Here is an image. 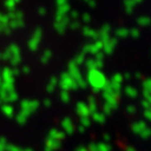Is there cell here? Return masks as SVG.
Returning <instances> with one entry per match:
<instances>
[{
    "instance_id": "13",
    "label": "cell",
    "mask_w": 151,
    "mask_h": 151,
    "mask_svg": "<svg viewBox=\"0 0 151 151\" xmlns=\"http://www.w3.org/2000/svg\"><path fill=\"white\" fill-rule=\"evenodd\" d=\"M70 10V7L68 4H66L64 6H60V7H57V12L56 15H62V16H65L68 11Z\"/></svg>"
},
{
    "instance_id": "21",
    "label": "cell",
    "mask_w": 151,
    "mask_h": 151,
    "mask_svg": "<svg viewBox=\"0 0 151 151\" xmlns=\"http://www.w3.org/2000/svg\"><path fill=\"white\" fill-rule=\"evenodd\" d=\"M112 111H114L113 109H112V106L110 105V104H108V103H105L104 105H103V112L102 113L106 116V115H109V114L112 113Z\"/></svg>"
},
{
    "instance_id": "31",
    "label": "cell",
    "mask_w": 151,
    "mask_h": 151,
    "mask_svg": "<svg viewBox=\"0 0 151 151\" xmlns=\"http://www.w3.org/2000/svg\"><path fill=\"white\" fill-rule=\"evenodd\" d=\"M2 58L4 60H10L11 58V53L10 50H9V48H7L5 52H2Z\"/></svg>"
},
{
    "instance_id": "25",
    "label": "cell",
    "mask_w": 151,
    "mask_h": 151,
    "mask_svg": "<svg viewBox=\"0 0 151 151\" xmlns=\"http://www.w3.org/2000/svg\"><path fill=\"white\" fill-rule=\"evenodd\" d=\"M143 91L150 92L151 93V78H148V80H145L143 82Z\"/></svg>"
},
{
    "instance_id": "42",
    "label": "cell",
    "mask_w": 151,
    "mask_h": 151,
    "mask_svg": "<svg viewBox=\"0 0 151 151\" xmlns=\"http://www.w3.org/2000/svg\"><path fill=\"white\" fill-rule=\"evenodd\" d=\"M82 18H83V20L85 22H88L90 20H91V16L88 15V14H84L83 16H82Z\"/></svg>"
},
{
    "instance_id": "20",
    "label": "cell",
    "mask_w": 151,
    "mask_h": 151,
    "mask_svg": "<svg viewBox=\"0 0 151 151\" xmlns=\"http://www.w3.org/2000/svg\"><path fill=\"white\" fill-rule=\"evenodd\" d=\"M110 82L121 84V83L123 82V76H122V74H120V73H116V74H114V75L112 76V78H111V81Z\"/></svg>"
},
{
    "instance_id": "8",
    "label": "cell",
    "mask_w": 151,
    "mask_h": 151,
    "mask_svg": "<svg viewBox=\"0 0 151 151\" xmlns=\"http://www.w3.org/2000/svg\"><path fill=\"white\" fill-rule=\"evenodd\" d=\"M83 34H84L85 36H87V37L93 38V39L99 38V32L94 30V29H91V28H88V27L83 28Z\"/></svg>"
},
{
    "instance_id": "39",
    "label": "cell",
    "mask_w": 151,
    "mask_h": 151,
    "mask_svg": "<svg viewBox=\"0 0 151 151\" xmlns=\"http://www.w3.org/2000/svg\"><path fill=\"white\" fill-rule=\"evenodd\" d=\"M70 27L72 28V29H77V28L80 27V22H72V24L70 25Z\"/></svg>"
},
{
    "instance_id": "16",
    "label": "cell",
    "mask_w": 151,
    "mask_h": 151,
    "mask_svg": "<svg viewBox=\"0 0 151 151\" xmlns=\"http://www.w3.org/2000/svg\"><path fill=\"white\" fill-rule=\"evenodd\" d=\"M138 24H139L140 26H149L151 24V19L147 16L139 17V18H138Z\"/></svg>"
},
{
    "instance_id": "5",
    "label": "cell",
    "mask_w": 151,
    "mask_h": 151,
    "mask_svg": "<svg viewBox=\"0 0 151 151\" xmlns=\"http://www.w3.org/2000/svg\"><path fill=\"white\" fill-rule=\"evenodd\" d=\"M7 17L9 18V20H22L24 19V14L20 10H12L9 11Z\"/></svg>"
},
{
    "instance_id": "46",
    "label": "cell",
    "mask_w": 151,
    "mask_h": 151,
    "mask_svg": "<svg viewBox=\"0 0 151 151\" xmlns=\"http://www.w3.org/2000/svg\"><path fill=\"white\" fill-rule=\"evenodd\" d=\"M62 95H63V97H64L65 100L64 101H67V100H68V94H67V93H66V92H63V94H62Z\"/></svg>"
},
{
    "instance_id": "37",
    "label": "cell",
    "mask_w": 151,
    "mask_h": 151,
    "mask_svg": "<svg viewBox=\"0 0 151 151\" xmlns=\"http://www.w3.org/2000/svg\"><path fill=\"white\" fill-rule=\"evenodd\" d=\"M127 111H128V113H134L137 110H135L134 105H128V108H127Z\"/></svg>"
},
{
    "instance_id": "27",
    "label": "cell",
    "mask_w": 151,
    "mask_h": 151,
    "mask_svg": "<svg viewBox=\"0 0 151 151\" xmlns=\"http://www.w3.org/2000/svg\"><path fill=\"white\" fill-rule=\"evenodd\" d=\"M129 35L132 38H138L140 36V32H139L138 28H132L131 30H129Z\"/></svg>"
},
{
    "instance_id": "10",
    "label": "cell",
    "mask_w": 151,
    "mask_h": 151,
    "mask_svg": "<svg viewBox=\"0 0 151 151\" xmlns=\"http://www.w3.org/2000/svg\"><path fill=\"white\" fill-rule=\"evenodd\" d=\"M92 118H93V120L95 121V122H97V123H104L105 122V115L102 113V112H95V113L92 114Z\"/></svg>"
},
{
    "instance_id": "34",
    "label": "cell",
    "mask_w": 151,
    "mask_h": 151,
    "mask_svg": "<svg viewBox=\"0 0 151 151\" xmlns=\"http://www.w3.org/2000/svg\"><path fill=\"white\" fill-rule=\"evenodd\" d=\"M143 115H145V118H146L148 121H151V110H145V112H143Z\"/></svg>"
},
{
    "instance_id": "44",
    "label": "cell",
    "mask_w": 151,
    "mask_h": 151,
    "mask_svg": "<svg viewBox=\"0 0 151 151\" xmlns=\"http://www.w3.org/2000/svg\"><path fill=\"white\" fill-rule=\"evenodd\" d=\"M70 17H72L73 19H77V18H78V12L75 10H72L70 11Z\"/></svg>"
},
{
    "instance_id": "33",
    "label": "cell",
    "mask_w": 151,
    "mask_h": 151,
    "mask_svg": "<svg viewBox=\"0 0 151 151\" xmlns=\"http://www.w3.org/2000/svg\"><path fill=\"white\" fill-rule=\"evenodd\" d=\"M103 57H104V53H102V52H99L94 55V60H103Z\"/></svg>"
},
{
    "instance_id": "28",
    "label": "cell",
    "mask_w": 151,
    "mask_h": 151,
    "mask_svg": "<svg viewBox=\"0 0 151 151\" xmlns=\"http://www.w3.org/2000/svg\"><path fill=\"white\" fill-rule=\"evenodd\" d=\"M110 29H111V28H110V25H104L102 27V29L99 32V37H100L101 35H106V34H109V32H110Z\"/></svg>"
},
{
    "instance_id": "41",
    "label": "cell",
    "mask_w": 151,
    "mask_h": 151,
    "mask_svg": "<svg viewBox=\"0 0 151 151\" xmlns=\"http://www.w3.org/2000/svg\"><path fill=\"white\" fill-rule=\"evenodd\" d=\"M84 1H85V2H86V4L90 6V7H92V8L96 6V2H95L94 0H84Z\"/></svg>"
},
{
    "instance_id": "53",
    "label": "cell",
    "mask_w": 151,
    "mask_h": 151,
    "mask_svg": "<svg viewBox=\"0 0 151 151\" xmlns=\"http://www.w3.org/2000/svg\"><path fill=\"white\" fill-rule=\"evenodd\" d=\"M1 17H2V14H1V12H0V19H1Z\"/></svg>"
},
{
    "instance_id": "23",
    "label": "cell",
    "mask_w": 151,
    "mask_h": 151,
    "mask_svg": "<svg viewBox=\"0 0 151 151\" xmlns=\"http://www.w3.org/2000/svg\"><path fill=\"white\" fill-rule=\"evenodd\" d=\"M140 137L141 138H143V139H148V138H150L151 137V129L150 128H148V127H147L146 129L143 130V131L140 133Z\"/></svg>"
},
{
    "instance_id": "9",
    "label": "cell",
    "mask_w": 151,
    "mask_h": 151,
    "mask_svg": "<svg viewBox=\"0 0 151 151\" xmlns=\"http://www.w3.org/2000/svg\"><path fill=\"white\" fill-rule=\"evenodd\" d=\"M87 108H88V111H90V113H95L97 112V105H96V102H95V99L93 96H91L88 99V105H87Z\"/></svg>"
},
{
    "instance_id": "7",
    "label": "cell",
    "mask_w": 151,
    "mask_h": 151,
    "mask_svg": "<svg viewBox=\"0 0 151 151\" xmlns=\"http://www.w3.org/2000/svg\"><path fill=\"white\" fill-rule=\"evenodd\" d=\"M103 48V43L101 40H97L94 44H91V48H90V53L93 55H95L96 53L101 52V49Z\"/></svg>"
},
{
    "instance_id": "52",
    "label": "cell",
    "mask_w": 151,
    "mask_h": 151,
    "mask_svg": "<svg viewBox=\"0 0 151 151\" xmlns=\"http://www.w3.org/2000/svg\"><path fill=\"white\" fill-rule=\"evenodd\" d=\"M1 58H2V53L0 52V60H1Z\"/></svg>"
},
{
    "instance_id": "2",
    "label": "cell",
    "mask_w": 151,
    "mask_h": 151,
    "mask_svg": "<svg viewBox=\"0 0 151 151\" xmlns=\"http://www.w3.org/2000/svg\"><path fill=\"white\" fill-rule=\"evenodd\" d=\"M42 37H43V30L39 27L36 28L34 34H32V37L28 42V46H29L30 50H36L38 48V45H39V42H40Z\"/></svg>"
},
{
    "instance_id": "47",
    "label": "cell",
    "mask_w": 151,
    "mask_h": 151,
    "mask_svg": "<svg viewBox=\"0 0 151 151\" xmlns=\"http://www.w3.org/2000/svg\"><path fill=\"white\" fill-rule=\"evenodd\" d=\"M123 76V78H127V80H129L130 77H131V75H130L129 73H125V74H124V75H122Z\"/></svg>"
},
{
    "instance_id": "35",
    "label": "cell",
    "mask_w": 151,
    "mask_h": 151,
    "mask_svg": "<svg viewBox=\"0 0 151 151\" xmlns=\"http://www.w3.org/2000/svg\"><path fill=\"white\" fill-rule=\"evenodd\" d=\"M103 67V62L102 60H95V68L97 70H100Z\"/></svg>"
},
{
    "instance_id": "29",
    "label": "cell",
    "mask_w": 151,
    "mask_h": 151,
    "mask_svg": "<svg viewBox=\"0 0 151 151\" xmlns=\"http://www.w3.org/2000/svg\"><path fill=\"white\" fill-rule=\"evenodd\" d=\"M50 57H52V52L47 49V50L44 53L43 57H42V62H43V63H47V60H48Z\"/></svg>"
},
{
    "instance_id": "30",
    "label": "cell",
    "mask_w": 151,
    "mask_h": 151,
    "mask_svg": "<svg viewBox=\"0 0 151 151\" xmlns=\"http://www.w3.org/2000/svg\"><path fill=\"white\" fill-rule=\"evenodd\" d=\"M11 64L12 65H17L19 62H20V54H17V55H12L11 56Z\"/></svg>"
},
{
    "instance_id": "22",
    "label": "cell",
    "mask_w": 151,
    "mask_h": 151,
    "mask_svg": "<svg viewBox=\"0 0 151 151\" xmlns=\"http://www.w3.org/2000/svg\"><path fill=\"white\" fill-rule=\"evenodd\" d=\"M5 5H6V7L9 9V11L15 10V8H16V2H15L14 0H6Z\"/></svg>"
},
{
    "instance_id": "36",
    "label": "cell",
    "mask_w": 151,
    "mask_h": 151,
    "mask_svg": "<svg viewBox=\"0 0 151 151\" xmlns=\"http://www.w3.org/2000/svg\"><path fill=\"white\" fill-rule=\"evenodd\" d=\"M90 48H91V44H87L85 45L84 47H83V50H82V53L85 55L86 53H90Z\"/></svg>"
},
{
    "instance_id": "32",
    "label": "cell",
    "mask_w": 151,
    "mask_h": 151,
    "mask_svg": "<svg viewBox=\"0 0 151 151\" xmlns=\"http://www.w3.org/2000/svg\"><path fill=\"white\" fill-rule=\"evenodd\" d=\"M143 97H145V100H146L147 102L151 105V93L150 92L143 91Z\"/></svg>"
},
{
    "instance_id": "11",
    "label": "cell",
    "mask_w": 151,
    "mask_h": 151,
    "mask_svg": "<svg viewBox=\"0 0 151 151\" xmlns=\"http://www.w3.org/2000/svg\"><path fill=\"white\" fill-rule=\"evenodd\" d=\"M124 93L128 95L129 97H137L138 95V91H137V88L135 87H132V86H127L124 88Z\"/></svg>"
},
{
    "instance_id": "1",
    "label": "cell",
    "mask_w": 151,
    "mask_h": 151,
    "mask_svg": "<svg viewBox=\"0 0 151 151\" xmlns=\"http://www.w3.org/2000/svg\"><path fill=\"white\" fill-rule=\"evenodd\" d=\"M87 82L93 88V92L97 93L100 91H103V88L105 87L109 81L101 73V70H88V74H87Z\"/></svg>"
},
{
    "instance_id": "17",
    "label": "cell",
    "mask_w": 151,
    "mask_h": 151,
    "mask_svg": "<svg viewBox=\"0 0 151 151\" xmlns=\"http://www.w3.org/2000/svg\"><path fill=\"white\" fill-rule=\"evenodd\" d=\"M97 151H111V146L106 142H101L96 145Z\"/></svg>"
},
{
    "instance_id": "12",
    "label": "cell",
    "mask_w": 151,
    "mask_h": 151,
    "mask_svg": "<svg viewBox=\"0 0 151 151\" xmlns=\"http://www.w3.org/2000/svg\"><path fill=\"white\" fill-rule=\"evenodd\" d=\"M24 25H25L24 20H9V24H8V26L11 28V30L16 29V28H22Z\"/></svg>"
},
{
    "instance_id": "49",
    "label": "cell",
    "mask_w": 151,
    "mask_h": 151,
    "mask_svg": "<svg viewBox=\"0 0 151 151\" xmlns=\"http://www.w3.org/2000/svg\"><path fill=\"white\" fill-rule=\"evenodd\" d=\"M103 139H104V140H106V141H109V140H110V135L104 134V135H103Z\"/></svg>"
},
{
    "instance_id": "19",
    "label": "cell",
    "mask_w": 151,
    "mask_h": 151,
    "mask_svg": "<svg viewBox=\"0 0 151 151\" xmlns=\"http://www.w3.org/2000/svg\"><path fill=\"white\" fill-rule=\"evenodd\" d=\"M8 48H9V50H10L11 56H12V55L20 54V48H19V46H18V45H16V44H11Z\"/></svg>"
},
{
    "instance_id": "4",
    "label": "cell",
    "mask_w": 151,
    "mask_h": 151,
    "mask_svg": "<svg viewBox=\"0 0 151 151\" xmlns=\"http://www.w3.org/2000/svg\"><path fill=\"white\" fill-rule=\"evenodd\" d=\"M146 128H147V124H146V122H143V121H137V122H134V123L132 124V127H131L132 131L138 135H140V133L146 129Z\"/></svg>"
},
{
    "instance_id": "26",
    "label": "cell",
    "mask_w": 151,
    "mask_h": 151,
    "mask_svg": "<svg viewBox=\"0 0 151 151\" xmlns=\"http://www.w3.org/2000/svg\"><path fill=\"white\" fill-rule=\"evenodd\" d=\"M84 58H85V55L83 54V53H81V54H78L77 56H76V58L74 60V63H75L77 66L80 64H83V62H84Z\"/></svg>"
},
{
    "instance_id": "38",
    "label": "cell",
    "mask_w": 151,
    "mask_h": 151,
    "mask_svg": "<svg viewBox=\"0 0 151 151\" xmlns=\"http://www.w3.org/2000/svg\"><path fill=\"white\" fill-rule=\"evenodd\" d=\"M82 123H83L84 127H88L91 122H90V119H88V118H82Z\"/></svg>"
},
{
    "instance_id": "18",
    "label": "cell",
    "mask_w": 151,
    "mask_h": 151,
    "mask_svg": "<svg viewBox=\"0 0 151 151\" xmlns=\"http://www.w3.org/2000/svg\"><path fill=\"white\" fill-rule=\"evenodd\" d=\"M54 27H55V29L57 30L58 34H64L65 29H66V26H65V25H63L62 22H55Z\"/></svg>"
},
{
    "instance_id": "3",
    "label": "cell",
    "mask_w": 151,
    "mask_h": 151,
    "mask_svg": "<svg viewBox=\"0 0 151 151\" xmlns=\"http://www.w3.org/2000/svg\"><path fill=\"white\" fill-rule=\"evenodd\" d=\"M118 43V39L116 38H111L108 43L103 44V50H104V54L110 55L114 50V47Z\"/></svg>"
},
{
    "instance_id": "50",
    "label": "cell",
    "mask_w": 151,
    "mask_h": 151,
    "mask_svg": "<svg viewBox=\"0 0 151 151\" xmlns=\"http://www.w3.org/2000/svg\"><path fill=\"white\" fill-rule=\"evenodd\" d=\"M135 77H137V78H141V74L140 73H137V74H135Z\"/></svg>"
},
{
    "instance_id": "51",
    "label": "cell",
    "mask_w": 151,
    "mask_h": 151,
    "mask_svg": "<svg viewBox=\"0 0 151 151\" xmlns=\"http://www.w3.org/2000/svg\"><path fill=\"white\" fill-rule=\"evenodd\" d=\"M133 1H134L135 4H139V2H141V1H142V0H133Z\"/></svg>"
},
{
    "instance_id": "45",
    "label": "cell",
    "mask_w": 151,
    "mask_h": 151,
    "mask_svg": "<svg viewBox=\"0 0 151 151\" xmlns=\"http://www.w3.org/2000/svg\"><path fill=\"white\" fill-rule=\"evenodd\" d=\"M38 12H39V15H45V14H46V9H45L44 7H40Z\"/></svg>"
},
{
    "instance_id": "54",
    "label": "cell",
    "mask_w": 151,
    "mask_h": 151,
    "mask_svg": "<svg viewBox=\"0 0 151 151\" xmlns=\"http://www.w3.org/2000/svg\"><path fill=\"white\" fill-rule=\"evenodd\" d=\"M14 1H15V2H16V4H17V2H18V1H19V0H14Z\"/></svg>"
},
{
    "instance_id": "40",
    "label": "cell",
    "mask_w": 151,
    "mask_h": 151,
    "mask_svg": "<svg viewBox=\"0 0 151 151\" xmlns=\"http://www.w3.org/2000/svg\"><path fill=\"white\" fill-rule=\"evenodd\" d=\"M141 104H142V106L145 108V110H149V109L151 108V105H150V104H149V103H148V102H147L146 100H143V101H142V103H141Z\"/></svg>"
},
{
    "instance_id": "43",
    "label": "cell",
    "mask_w": 151,
    "mask_h": 151,
    "mask_svg": "<svg viewBox=\"0 0 151 151\" xmlns=\"http://www.w3.org/2000/svg\"><path fill=\"white\" fill-rule=\"evenodd\" d=\"M56 4H57V7H60V6H64L67 4V0H56Z\"/></svg>"
},
{
    "instance_id": "6",
    "label": "cell",
    "mask_w": 151,
    "mask_h": 151,
    "mask_svg": "<svg viewBox=\"0 0 151 151\" xmlns=\"http://www.w3.org/2000/svg\"><path fill=\"white\" fill-rule=\"evenodd\" d=\"M77 112L80 113V115H82L83 118H87L88 114H90V111H88V108L85 103H78L77 104Z\"/></svg>"
},
{
    "instance_id": "14",
    "label": "cell",
    "mask_w": 151,
    "mask_h": 151,
    "mask_svg": "<svg viewBox=\"0 0 151 151\" xmlns=\"http://www.w3.org/2000/svg\"><path fill=\"white\" fill-rule=\"evenodd\" d=\"M135 6V2L133 0H124V7L128 14H131L133 11V8Z\"/></svg>"
},
{
    "instance_id": "24",
    "label": "cell",
    "mask_w": 151,
    "mask_h": 151,
    "mask_svg": "<svg viewBox=\"0 0 151 151\" xmlns=\"http://www.w3.org/2000/svg\"><path fill=\"white\" fill-rule=\"evenodd\" d=\"M85 65H86V67L88 68V70H96L95 68V60L94 58H91V60H87L86 63H85Z\"/></svg>"
},
{
    "instance_id": "48",
    "label": "cell",
    "mask_w": 151,
    "mask_h": 151,
    "mask_svg": "<svg viewBox=\"0 0 151 151\" xmlns=\"http://www.w3.org/2000/svg\"><path fill=\"white\" fill-rule=\"evenodd\" d=\"M125 151H137V150H135L133 147H128V148L125 149Z\"/></svg>"
},
{
    "instance_id": "15",
    "label": "cell",
    "mask_w": 151,
    "mask_h": 151,
    "mask_svg": "<svg viewBox=\"0 0 151 151\" xmlns=\"http://www.w3.org/2000/svg\"><path fill=\"white\" fill-rule=\"evenodd\" d=\"M115 35L119 38H125L129 36V30L127 28H119L115 30Z\"/></svg>"
}]
</instances>
